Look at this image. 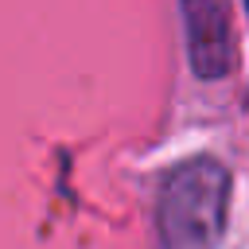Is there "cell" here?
I'll return each mask as SVG.
<instances>
[{
	"label": "cell",
	"instance_id": "obj_3",
	"mask_svg": "<svg viewBox=\"0 0 249 249\" xmlns=\"http://www.w3.org/2000/svg\"><path fill=\"white\" fill-rule=\"evenodd\" d=\"M245 8H249V0H245Z\"/></svg>",
	"mask_w": 249,
	"mask_h": 249
},
{
	"label": "cell",
	"instance_id": "obj_2",
	"mask_svg": "<svg viewBox=\"0 0 249 249\" xmlns=\"http://www.w3.org/2000/svg\"><path fill=\"white\" fill-rule=\"evenodd\" d=\"M187 54L198 78H222L233 62L230 0H183Z\"/></svg>",
	"mask_w": 249,
	"mask_h": 249
},
{
	"label": "cell",
	"instance_id": "obj_1",
	"mask_svg": "<svg viewBox=\"0 0 249 249\" xmlns=\"http://www.w3.org/2000/svg\"><path fill=\"white\" fill-rule=\"evenodd\" d=\"M230 171L218 160L179 163L160 191L156 222L163 249H214L226 226Z\"/></svg>",
	"mask_w": 249,
	"mask_h": 249
}]
</instances>
